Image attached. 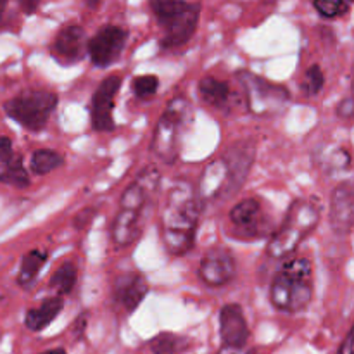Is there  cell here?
<instances>
[{"label": "cell", "mask_w": 354, "mask_h": 354, "mask_svg": "<svg viewBox=\"0 0 354 354\" xmlns=\"http://www.w3.org/2000/svg\"><path fill=\"white\" fill-rule=\"evenodd\" d=\"M203 201L192 183L178 180L169 189L162 211V242L169 254L185 256L196 244Z\"/></svg>", "instance_id": "obj_1"}, {"label": "cell", "mask_w": 354, "mask_h": 354, "mask_svg": "<svg viewBox=\"0 0 354 354\" xmlns=\"http://www.w3.org/2000/svg\"><path fill=\"white\" fill-rule=\"evenodd\" d=\"M322 218L320 204L315 199H296L287 209L286 218L268 242L270 258L282 259L292 254L301 242L318 227Z\"/></svg>", "instance_id": "obj_2"}, {"label": "cell", "mask_w": 354, "mask_h": 354, "mask_svg": "<svg viewBox=\"0 0 354 354\" xmlns=\"http://www.w3.org/2000/svg\"><path fill=\"white\" fill-rule=\"evenodd\" d=\"M311 263L304 258L290 259L280 266L270 287V301L273 308L286 313H299L306 310L313 299Z\"/></svg>", "instance_id": "obj_3"}, {"label": "cell", "mask_w": 354, "mask_h": 354, "mask_svg": "<svg viewBox=\"0 0 354 354\" xmlns=\"http://www.w3.org/2000/svg\"><path fill=\"white\" fill-rule=\"evenodd\" d=\"M192 106L183 95H176L166 104L154 135H152L151 151L166 165H171L180 156L182 135L192 121Z\"/></svg>", "instance_id": "obj_4"}, {"label": "cell", "mask_w": 354, "mask_h": 354, "mask_svg": "<svg viewBox=\"0 0 354 354\" xmlns=\"http://www.w3.org/2000/svg\"><path fill=\"white\" fill-rule=\"evenodd\" d=\"M151 9L162 31L161 47L176 48L185 45L196 33L203 6L176 0H159L151 2Z\"/></svg>", "instance_id": "obj_5"}, {"label": "cell", "mask_w": 354, "mask_h": 354, "mask_svg": "<svg viewBox=\"0 0 354 354\" xmlns=\"http://www.w3.org/2000/svg\"><path fill=\"white\" fill-rule=\"evenodd\" d=\"M57 107V95L48 90H23L3 104V111L10 120L30 131L44 130Z\"/></svg>", "instance_id": "obj_6"}, {"label": "cell", "mask_w": 354, "mask_h": 354, "mask_svg": "<svg viewBox=\"0 0 354 354\" xmlns=\"http://www.w3.org/2000/svg\"><path fill=\"white\" fill-rule=\"evenodd\" d=\"M237 80L245 92L248 109L254 116H277L289 106L290 93L283 85L268 82L248 69L239 71Z\"/></svg>", "instance_id": "obj_7"}, {"label": "cell", "mask_w": 354, "mask_h": 354, "mask_svg": "<svg viewBox=\"0 0 354 354\" xmlns=\"http://www.w3.org/2000/svg\"><path fill=\"white\" fill-rule=\"evenodd\" d=\"M128 40V31L116 24H106L88 40V57L97 68H109L121 57Z\"/></svg>", "instance_id": "obj_8"}, {"label": "cell", "mask_w": 354, "mask_h": 354, "mask_svg": "<svg viewBox=\"0 0 354 354\" xmlns=\"http://www.w3.org/2000/svg\"><path fill=\"white\" fill-rule=\"evenodd\" d=\"M121 78L118 75L107 76L102 80L97 90L92 95V104H90V123L92 130L99 133L114 130V102L116 95L120 92Z\"/></svg>", "instance_id": "obj_9"}, {"label": "cell", "mask_w": 354, "mask_h": 354, "mask_svg": "<svg viewBox=\"0 0 354 354\" xmlns=\"http://www.w3.org/2000/svg\"><path fill=\"white\" fill-rule=\"evenodd\" d=\"M256 159V144L252 140H239L223 154V161L228 169V185L223 197L234 196L242 189L251 173Z\"/></svg>", "instance_id": "obj_10"}, {"label": "cell", "mask_w": 354, "mask_h": 354, "mask_svg": "<svg viewBox=\"0 0 354 354\" xmlns=\"http://www.w3.org/2000/svg\"><path fill=\"white\" fill-rule=\"evenodd\" d=\"M237 263L227 248H213L203 256L199 279L209 287H223L235 279Z\"/></svg>", "instance_id": "obj_11"}, {"label": "cell", "mask_w": 354, "mask_h": 354, "mask_svg": "<svg viewBox=\"0 0 354 354\" xmlns=\"http://www.w3.org/2000/svg\"><path fill=\"white\" fill-rule=\"evenodd\" d=\"M88 48L85 30L78 24H68L59 30L50 45L52 57L61 66H75L85 57Z\"/></svg>", "instance_id": "obj_12"}, {"label": "cell", "mask_w": 354, "mask_h": 354, "mask_svg": "<svg viewBox=\"0 0 354 354\" xmlns=\"http://www.w3.org/2000/svg\"><path fill=\"white\" fill-rule=\"evenodd\" d=\"M330 227L337 235H348L354 228V176L332 190Z\"/></svg>", "instance_id": "obj_13"}, {"label": "cell", "mask_w": 354, "mask_h": 354, "mask_svg": "<svg viewBox=\"0 0 354 354\" xmlns=\"http://www.w3.org/2000/svg\"><path fill=\"white\" fill-rule=\"evenodd\" d=\"M249 325L239 304H225L220 310V337L223 346L244 349L249 341Z\"/></svg>", "instance_id": "obj_14"}, {"label": "cell", "mask_w": 354, "mask_h": 354, "mask_svg": "<svg viewBox=\"0 0 354 354\" xmlns=\"http://www.w3.org/2000/svg\"><path fill=\"white\" fill-rule=\"evenodd\" d=\"M149 283L142 273L130 272L123 273L114 280L113 286V299L120 304L127 313H133L142 301L147 297Z\"/></svg>", "instance_id": "obj_15"}, {"label": "cell", "mask_w": 354, "mask_h": 354, "mask_svg": "<svg viewBox=\"0 0 354 354\" xmlns=\"http://www.w3.org/2000/svg\"><path fill=\"white\" fill-rule=\"evenodd\" d=\"M230 223L237 228L239 234L245 237H263L266 221H263L261 204L254 197L242 199L241 203L235 204L228 214Z\"/></svg>", "instance_id": "obj_16"}, {"label": "cell", "mask_w": 354, "mask_h": 354, "mask_svg": "<svg viewBox=\"0 0 354 354\" xmlns=\"http://www.w3.org/2000/svg\"><path fill=\"white\" fill-rule=\"evenodd\" d=\"M142 209H133V207H120V213L116 214L111 227V237L116 248H127L133 244L142 234Z\"/></svg>", "instance_id": "obj_17"}, {"label": "cell", "mask_w": 354, "mask_h": 354, "mask_svg": "<svg viewBox=\"0 0 354 354\" xmlns=\"http://www.w3.org/2000/svg\"><path fill=\"white\" fill-rule=\"evenodd\" d=\"M228 185V169L225 165L223 158L216 159V161L209 162L204 169L203 176L199 182V197L201 201H211L218 199L223 196Z\"/></svg>", "instance_id": "obj_18"}, {"label": "cell", "mask_w": 354, "mask_h": 354, "mask_svg": "<svg viewBox=\"0 0 354 354\" xmlns=\"http://www.w3.org/2000/svg\"><path fill=\"white\" fill-rule=\"evenodd\" d=\"M64 308V301L61 296L48 297V299L41 301V304L38 308H31L26 311V317H24V325H26L28 330L31 332H41L44 328H47L55 318L59 317V313Z\"/></svg>", "instance_id": "obj_19"}, {"label": "cell", "mask_w": 354, "mask_h": 354, "mask_svg": "<svg viewBox=\"0 0 354 354\" xmlns=\"http://www.w3.org/2000/svg\"><path fill=\"white\" fill-rule=\"evenodd\" d=\"M192 348V341L187 335L161 332L149 341L152 354H185Z\"/></svg>", "instance_id": "obj_20"}, {"label": "cell", "mask_w": 354, "mask_h": 354, "mask_svg": "<svg viewBox=\"0 0 354 354\" xmlns=\"http://www.w3.org/2000/svg\"><path fill=\"white\" fill-rule=\"evenodd\" d=\"M199 95L203 102L209 106L223 107L230 99V86L227 82H221L214 76H206L199 83Z\"/></svg>", "instance_id": "obj_21"}, {"label": "cell", "mask_w": 354, "mask_h": 354, "mask_svg": "<svg viewBox=\"0 0 354 354\" xmlns=\"http://www.w3.org/2000/svg\"><path fill=\"white\" fill-rule=\"evenodd\" d=\"M48 254L41 249H33V251L26 252L21 259V268L19 275H17V283L21 287H28L35 282L37 275L40 273V270L44 268V265L47 263Z\"/></svg>", "instance_id": "obj_22"}, {"label": "cell", "mask_w": 354, "mask_h": 354, "mask_svg": "<svg viewBox=\"0 0 354 354\" xmlns=\"http://www.w3.org/2000/svg\"><path fill=\"white\" fill-rule=\"evenodd\" d=\"M64 158L59 154L57 151H52V149H38L31 154L30 159V168L35 175L44 176L52 173L54 169H57L59 166H62Z\"/></svg>", "instance_id": "obj_23"}, {"label": "cell", "mask_w": 354, "mask_h": 354, "mask_svg": "<svg viewBox=\"0 0 354 354\" xmlns=\"http://www.w3.org/2000/svg\"><path fill=\"white\" fill-rule=\"evenodd\" d=\"M76 280H78V268H76V265L73 261H64L54 272L48 286L57 294L64 296V294H69L75 289Z\"/></svg>", "instance_id": "obj_24"}, {"label": "cell", "mask_w": 354, "mask_h": 354, "mask_svg": "<svg viewBox=\"0 0 354 354\" xmlns=\"http://www.w3.org/2000/svg\"><path fill=\"white\" fill-rule=\"evenodd\" d=\"M0 182L16 189H26L30 185V176L23 166V159L19 156L7 165H0Z\"/></svg>", "instance_id": "obj_25"}, {"label": "cell", "mask_w": 354, "mask_h": 354, "mask_svg": "<svg viewBox=\"0 0 354 354\" xmlns=\"http://www.w3.org/2000/svg\"><path fill=\"white\" fill-rule=\"evenodd\" d=\"M351 154H349L346 149L342 147H332L330 151L325 152V159L322 161L324 168L327 169V173L330 175H337V173L346 171V169L351 168Z\"/></svg>", "instance_id": "obj_26"}, {"label": "cell", "mask_w": 354, "mask_h": 354, "mask_svg": "<svg viewBox=\"0 0 354 354\" xmlns=\"http://www.w3.org/2000/svg\"><path fill=\"white\" fill-rule=\"evenodd\" d=\"M325 85V75L322 71V68L318 64L310 66L306 69L303 76V82H301V90L304 92V95L315 97L324 90Z\"/></svg>", "instance_id": "obj_27"}, {"label": "cell", "mask_w": 354, "mask_h": 354, "mask_svg": "<svg viewBox=\"0 0 354 354\" xmlns=\"http://www.w3.org/2000/svg\"><path fill=\"white\" fill-rule=\"evenodd\" d=\"M159 88V78L154 75H142L133 78L131 82V92L138 99H151L158 93Z\"/></svg>", "instance_id": "obj_28"}, {"label": "cell", "mask_w": 354, "mask_h": 354, "mask_svg": "<svg viewBox=\"0 0 354 354\" xmlns=\"http://www.w3.org/2000/svg\"><path fill=\"white\" fill-rule=\"evenodd\" d=\"M313 7L322 17H327V19L344 16L351 9L348 2H341V0H317V2H313Z\"/></svg>", "instance_id": "obj_29"}, {"label": "cell", "mask_w": 354, "mask_h": 354, "mask_svg": "<svg viewBox=\"0 0 354 354\" xmlns=\"http://www.w3.org/2000/svg\"><path fill=\"white\" fill-rule=\"evenodd\" d=\"M14 158H16V154H14L10 138L0 135V165H7V162L12 161Z\"/></svg>", "instance_id": "obj_30"}, {"label": "cell", "mask_w": 354, "mask_h": 354, "mask_svg": "<svg viewBox=\"0 0 354 354\" xmlns=\"http://www.w3.org/2000/svg\"><path fill=\"white\" fill-rule=\"evenodd\" d=\"M335 113H337V116L342 118V120H351V118H354V92L339 102Z\"/></svg>", "instance_id": "obj_31"}, {"label": "cell", "mask_w": 354, "mask_h": 354, "mask_svg": "<svg viewBox=\"0 0 354 354\" xmlns=\"http://www.w3.org/2000/svg\"><path fill=\"white\" fill-rule=\"evenodd\" d=\"M93 214H95V209H93V207H88V209L80 211V213L76 214V218H75V227L76 228L86 227V225L90 223V218H92Z\"/></svg>", "instance_id": "obj_32"}, {"label": "cell", "mask_w": 354, "mask_h": 354, "mask_svg": "<svg viewBox=\"0 0 354 354\" xmlns=\"http://www.w3.org/2000/svg\"><path fill=\"white\" fill-rule=\"evenodd\" d=\"M218 354H245L244 349H235V348H228V346H221V349L218 351Z\"/></svg>", "instance_id": "obj_33"}, {"label": "cell", "mask_w": 354, "mask_h": 354, "mask_svg": "<svg viewBox=\"0 0 354 354\" xmlns=\"http://www.w3.org/2000/svg\"><path fill=\"white\" fill-rule=\"evenodd\" d=\"M40 354H68V353H66V349L62 348H55V349H48V351H44Z\"/></svg>", "instance_id": "obj_34"}, {"label": "cell", "mask_w": 354, "mask_h": 354, "mask_svg": "<svg viewBox=\"0 0 354 354\" xmlns=\"http://www.w3.org/2000/svg\"><path fill=\"white\" fill-rule=\"evenodd\" d=\"M349 339H351V346H349V354H354V327H353L351 334H349Z\"/></svg>", "instance_id": "obj_35"}, {"label": "cell", "mask_w": 354, "mask_h": 354, "mask_svg": "<svg viewBox=\"0 0 354 354\" xmlns=\"http://www.w3.org/2000/svg\"><path fill=\"white\" fill-rule=\"evenodd\" d=\"M6 6H7L6 2H0V19H2V14H3V10H6Z\"/></svg>", "instance_id": "obj_36"}, {"label": "cell", "mask_w": 354, "mask_h": 354, "mask_svg": "<svg viewBox=\"0 0 354 354\" xmlns=\"http://www.w3.org/2000/svg\"><path fill=\"white\" fill-rule=\"evenodd\" d=\"M353 83H354V73H353ZM353 92H354V85H353Z\"/></svg>", "instance_id": "obj_37"}]
</instances>
